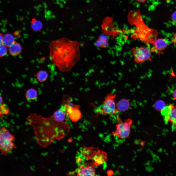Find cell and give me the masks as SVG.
<instances>
[{
    "label": "cell",
    "instance_id": "cell-1",
    "mask_svg": "<svg viewBox=\"0 0 176 176\" xmlns=\"http://www.w3.org/2000/svg\"><path fill=\"white\" fill-rule=\"evenodd\" d=\"M27 122L33 129L36 142L43 148L49 146L55 140L65 137L69 131L66 123L55 121L51 116L45 117L32 113L27 117Z\"/></svg>",
    "mask_w": 176,
    "mask_h": 176
},
{
    "label": "cell",
    "instance_id": "cell-14",
    "mask_svg": "<svg viewBox=\"0 0 176 176\" xmlns=\"http://www.w3.org/2000/svg\"><path fill=\"white\" fill-rule=\"evenodd\" d=\"M37 90L33 88L28 89L25 94L26 98L28 100L32 101L35 100L37 97Z\"/></svg>",
    "mask_w": 176,
    "mask_h": 176
},
{
    "label": "cell",
    "instance_id": "cell-23",
    "mask_svg": "<svg viewBox=\"0 0 176 176\" xmlns=\"http://www.w3.org/2000/svg\"><path fill=\"white\" fill-rule=\"evenodd\" d=\"M172 43L176 45V33L174 34L171 41Z\"/></svg>",
    "mask_w": 176,
    "mask_h": 176
},
{
    "label": "cell",
    "instance_id": "cell-26",
    "mask_svg": "<svg viewBox=\"0 0 176 176\" xmlns=\"http://www.w3.org/2000/svg\"><path fill=\"white\" fill-rule=\"evenodd\" d=\"M137 2L140 3H143L145 2L147 0H135Z\"/></svg>",
    "mask_w": 176,
    "mask_h": 176
},
{
    "label": "cell",
    "instance_id": "cell-22",
    "mask_svg": "<svg viewBox=\"0 0 176 176\" xmlns=\"http://www.w3.org/2000/svg\"><path fill=\"white\" fill-rule=\"evenodd\" d=\"M171 18L173 22L176 25V11H175L172 13Z\"/></svg>",
    "mask_w": 176,
    "mask_h": 176
},
{
    "label": "cell",
    "instance_id": "cell-7",
    "mask_svg": "<svg viewBox=\"0 0 176 176\" xmlns=\"http://www.w3.org/2000/svg\"><path fill=\"white\" fill-rule=\"evenodd\" d=\"M70 100V98L65 99L63 102L62 108L68 114L69 117L72 121L76 122L81 117V113L78 109L79 106L72 103Z\"/></svg>",
    "mask_w": 176,
    "mask_h": 176
},
{
    "label": "cell",
    "instance_id": "cell-16",
    "mask_svg": "<svg viewBox=\"0 0 176 176\" xmlns=\"http://www.w3.org/2000/svg\"><path fill=\"white\" fill-rule=\"evenodd\" d=\"M95 45L98 47H106L108 46L107 38L104 35H100L96 42Z\"/></svg>",
    "mask_w": 176,
    "mask_h": 176
},
{
    "label": "cell",
    "instance_id": "cell-12",
    "mask_svg": "<svg viewBox=\"0 0 176 176\" xmlns=\"http://www.w3.org/2000/svg\"><path fill=\"white\" fill-rule=\"evenodd\" d=\"M66 113L64 110L61 108L55 111L51 116L55 121L63 122L66 119Z\"/></svg>",
    "mask_w": 176,
    "mask_h": 176
},
{
    "label": "cell",
    "instance_id": "cell-6",
    "mask_svg": "<svg viewBox=\"0 0 176 176\" xmlns=\"http://www.w3.org/2000/svg\"><path fill=\"white\" fill-rule=\"evenodd\" d=\"M134 61L137 63H142L151 60L152 50L148 46H141L131 50Z\"/></svg>",
    "mask_w": 176,
    "mask_h": 176
},
{
    "label": "cell",
    "instance_id": "cell-15",
    "mask_svg": "<svg viewBox=\"0 0 176 176\" xmlns=\"http://www.w3.org/2000/svg\"><path fill=\"white\" fill-rule=\"evenodd\" d=\"M15 41L14 38L11 34L7 33L3 36L2 44L6 47H9Z\"/></svg>",
    "mask_w": 176,
    "mask_h": 176
},
{
    "label": "cell",
    "instance_id": "cell-21",
    "mask_svg": "<svg viewBox=\"0 0 176 176\" xmlns=\"http://www.w3.org/2000/svg\"><path fill=\"white\" fill-rule=\"evenodd\" d=\"M164 104L163 102L161 101H159L155 104V108L157 110H162L165 107Z\"/></svg>",
    "mask_w": 176,
    "mask_h": 176
},
{
    "label": "cell",
    "instance_id": "cell-2",
    "mask_svg": "<svg viewBox=\"0 0 176 176\" xmlns=\"http://www.w3.org/2000/svg\"><path fill=\"white\" fill-rule=\"evenodd\" d=\"M79 45L76 41L62 38L52 41L49 46L51 61L62 72L70 70L79 58Z\"/></svg>",
    "mask_w": 176,
    "mask_h": 176
},
{
    "label": "cell",
    "instance_id": "cell-8",
    "mask_svg": "<svg viewBox=\"0 0 176 176\" xmlns=\"http://www.w3.org/2000/svg\"><path fill=\"white\" fill-rule=\"evenodd\" d=\"M95 165L91 163H86L80 165L74 171L67 174L69 176H95Z\"/></svg>",
    "mask_w": 176,
    "mask_h": 176
},
{
    "label": "cell",
    "instance_id": "cell-18",
    "mask_svg": "<svg viewBox=\"0 0 176 176\" xmlns=\"http://www.w3.org/2000/svg\"><path fill=\"white\" fill-rule=\"evenodd\" d=\"M11 113L8 106L5 103L3 102L0 103V117L2 118L4 115H8Z\"/></svg>",
    "mask_w": 176,
    "mask_h": 176
},
{
    "label": "cell",
    "instance_id": "cell-19",
    "mask_svg": "<svg viewBox=\"0 0 176 176\" xmlns=\"http://www.w3.org/2000/svg\"><path fill=\"white\" fill-rule=\"evenodd\" d=\"M48 74L44 70H40L37 73L36 78L39 82H43L45 81L47 78Z\"/></svg>",
    "mask_w": 176,
    "mask_h": 176
},
{
    "label": "cell",
    "instance_id": "cell-24",
    "mask_svg": "<svg viewBox=\"0 0 176 176\" xmlns=\"http://www.w3.org/2000/svg\"><path fill=\"white\" fill-rule=\"evenodd\" d=\"M0 44H2L3 40V36H2V34L1 33H0Z\"/></svg>",
    "mask_w": 176,
    "mask_h": 176
},
{
    "label": "cell",
    "instance_id": "cell-13",
    "mask_svg": "<svg viewBox=\"0 0 176 176\" xmlns=\"http://www.w3.org/2000/svg\"><path fill=\"white\" fill-rule=\"evenodd\" d=\"M10 54L13 56L19 55L21 52L22 48L20 44L16 41L9 47V49Z\"/></svg>",
    "mask_w": 176,
    "mask_h": 176
},
{
    "label": "cell",
    "instance_id": "cell-20",
    "mask_svg": "<svg viewBox=\"0 0 176 176\" xmlns=\"http://www.w3.org/2000/svg\"><path fill=\"white\" fill-rule=\"evenodd\" d=\"M0 56L2 57L7 54V49L6 46L3 44H0Z\"/></svg>",
    "mask_w": 176,
    "mask_h": 176
},
{
    "label": "cell",
    "instance_id": "cell-4",
    "mask_svg": "<svg viewBox=\"0 0 176 176\" xmlns=\"http://www.w3.org/2000/svg\"><path fill=\"white\" fill-rule=\"evenodd\" d=\"M115 94L110 93L105 96L103 103L98 108V113L103 115L115 114L117 112L115 100Z\"/></svg>",
    "mask_w": 176,
    "mask_h": 176
},
{
    "label": "cell",
    "instance_id": "cell-10",
    "mask_svg": "<svg viewBox=\"0 0 176 176\" xmlns=\"http://www.w3.org/2000/svg\"><path fill=\"white\" fill-rule=\"evenodd\" d=\"M152 44L153 46L152 48L154 52L159 53L165 49L169 44L168 41L166 39L163 38L156 39L155 40Z\"/></svg>",
    "mask_w": 176,
    "mask_h": 176
},
{
    "label": "cell",
    "instance_id": "cell-3",
    "mask_svg": "<svg viewBox=\"0 0 176 176\" xmlns=\"http://www.w3.org/2000/svg\"><path fill=\"white\" fill-rule=\"evenodd\" d=\"M14 136L4 127L0 130V150L1 154L6 156L13 149L17 148L13 142Z\"/></svg>",
    "mask_w": 176,
    "mask_h": 176
},
{
    "label": "cell",
    "instance_id": "cell-17",
    "mask_svg": "<svg viewBox=\"0 0 176 176\" xmlns=\"http://www.w3.org/2000/svg\"><path fill=\"white\" fill-rule=\"evenodd\" d=\"M43 27L42 23L40 21L35 19L32 20L31 28L32 30L35 32H38L41 30Z\"/></svg>",
    "mask_w": 176,
    "mask_h": 176
},
{
    "label": "cell",
    "instance_id": "cell-25",
    "mask_svg": "<svg viewBox=\"0 0 176 176\" xmlns=\"http://www.w3.org/2000/svg\"><path fill=\"white\" fill-rule=\"evenodd\" d=\"M173 95L174 98L176 99V89L173 92Z\"/></svg>",
    "mask_w": 176,
    "mask_h": 176
},
{
    "label": "cell",
    "instance_id": "cell-5",
    "mask_svg": "<svg viewBox=\"0 0 176 176\" xmlns=\"http://www.w3.org/2000/svg\"><path fill=\"white\" fill-rule=\"evenodd\" d=\"M116 115V128L115 131L112 132V134L121 139L129 137L131 132L132 120L128 118L123 122L119 115Z\"/></svg>",
    "mask_w": 176,
    "mask_h": 176
},
{
    "label": "cell",
    "instance_id": "cell-11",
    "mask_svg": "<svg viewBox=\"0 0 176 176\" xmlns=\"http://www.w3.org/2000/svg\"><path fill=\"white\" fill-rule=\"evenodd\" d=\"M130 106L129 100L125 98L120 100L116 103L117 112H124L128 110Z\"/></svg>",
    "mask_w": 176,
    "mask_h": 176
},
{
    "label": "cell",
    "instance_id": "cell-9",
    "mask_svg": "<svg viewBox=\"0 0 176 176\" xmlns=\"http://www.w3.org/2000/svg\"><path fill=\"white\" fill-rule=\"evenodd\" d=\"M165 122L176 126V105L170 104L165 107L161 111Z\"/></svg>",
    "mask_w": 176,
    "mask_h": 176
}]
</instances>
